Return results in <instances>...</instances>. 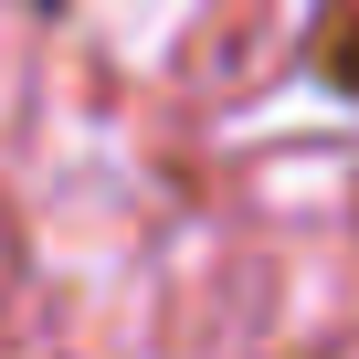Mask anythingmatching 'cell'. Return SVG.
Wrapping results in <instances>:
<instances>
[]
</instances>
